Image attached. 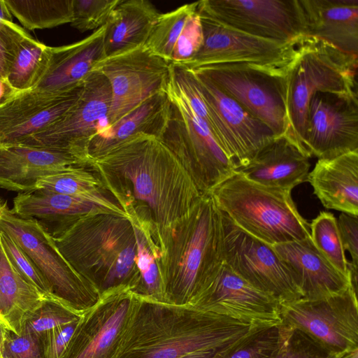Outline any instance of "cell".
I'll use <instances>...</instances> for the list:
<instances>
[{"mask_svg":"<svg viewBox=\"0 0 358 358\" xmlns=\"http://www.w3.org/2000/svg\"><path fill=\"white\" fill-rule=\"evenodd\" d=\"M86 167L131 220L150 233L162 257L176 226L204 194L155 136L137 134L89 159Z\"/></svg>","mask_w":358,"mask_h":358,"instance_id":"obj_1","label":"cell"},{"mask_svg":"<svg viewBox=\"0 0 358 358\" xmlns=\"http://www.w3.org/2000/svg\"><path fill=\"white\" fill-rule=\"evenodd\" d=\"M254 326L223 315L138 296L115 358H179L217 351L248 334Z\"/></svg>","mask_w":358,"mask_h":358,"instance_id":"obj_2","label":"cell"},{"mask_svg":"<svg viewBox=\"0 0 358 358\" xmlns=\"http://www.w3.org/2000/svg\"><path fill=\"white\" fill-rule=\"evenodd\" d=\"M53 239L69 265L101 295L137 287L136 233L128 216L106 210L76 216Z\"/></svg>","mask_w":358,"mask_h":358,"instance_id":"obj_3","label":"cell"},{"mask_svg":"<svg viewBox=\"0 0 358 358\" xmlns=\"http://www.w3.org/2000/svg\"><path fill=\"white\" fill-rule=\"evenodd\" d=\"M222 241V213L206 193L176 226L161 259L166 303H190L223 262Z\"/></svg>","mask_w":358,"mask_h":358,"instance_id":"obj_4","label":"cell"},{"mask_svg":"<svg viewBox=\"0 0 358 358\" xmlns=\"http://www.w3.org/2000/svg\"><path fill=\"white\" fill-rule=\"evenodd\" d=\"M208 193L236 226L269 245L310 238L291 191L259 185L236 171Z\"/></svg>","mask_w":358,"mask_h":358,"instance_id":"obj_5","label":"cell"},{"mask_svg":"<svg viewBox=\"0 0 358 358\" xmlns=\"http://www.w3.org/2000/svg\"><path fill=\"white\" fill-rule=\"evenodd\" d=\"M357 56L313 37L304 36L297 43L285 70L286 107L289 134L301 147L308 103L315 93H357Z\"/></svg>","mask_w":358,"mask_h":358,"instance_id":"obj_6","label":"cell"},{"mask_svg":"<svg viewBox=\"0 0 358 358\" xmlns=\"http://www.w3.org/2000/svg\"><path fill=\"white\" fill-rule=\"evenodd\" d=\"M171 113L161 140L194 180L202 194L230 177L235 168L207 124L191 108L171 78L166 91Z\"/></svg>","mask_w":358,"mask_h":358,"instance_id":"obj_7","label":"cell"},{"mask_svg":"<svg viewBox=\"0 0 358 358\" xmlns=\"http://www.w3.org/2000/svg\"><path fill=\"white\" fill-rule=\"evenodd\" d=\"M0 230L30 257L52 299L80 315L100 300L99 292L73 270L58 250L52 236L37 220L16 215L6 204L0 212Z\"/></svg>","mask_w":358,"mask_h":358,"instance_id":"obj_8","label":"cell"},{"mask_svg":"<svg viewBox=\"0 0 358 358\" xmlns=\"http://www.w3.org/2000/svg\"><path fill=\"white\" fill-rule=\"evenodd\" d=\"M192 70L208 78L275 136L289 133L285 70L245 64L209 65Z\"/></svg>","mask_w":358,"mask_h":358,"instance_id":"obj_9","label":"cell"},{"mask_svg":"<svg viewBox=\"0 0 358 358\" xmlns=\"http://www.w3.org/2000/svg\"><path fill=\"white\" fill-rule=\"evenodd\" d=\"M111 88L107 78L94 71L84 83L76 104L59 120L19 145L68 153L86 166L92 138L109 126Z\"/></svg>","mask_w":358,"mask_h":358,"instance_id":"obj_10","label":"cell"},{"mask_svg":"<svg viewBox=\"0 0 358 358\" xmlns=\"http://www.w3.org/2000/svg\"><path fill=\"white\" fill-rule=\"evenodd\" d=\"M357 290L320 299L280 303L282 322L301 331L333 355L358 349Z\"/></svg>","mask_w":358,"mask_h":358,"instance_id":"obj_11","label":"cell"},{"mask_svg":"<svg viewBox=\"0 0 358 358\" xmlns=\"http://www.w3.org/2000/svg\"><path fill=\"white\" fill-rule=\"evenodd\" d=\"M221 213L224 262L252 286L271 295L280 303L302 298L294 274L273 248L244 231Z\"/></svg>","mask_w":358,"mask_h":358,"instance_id":"obj_12","label":"cell"},{"mask_svg":"<svg viewBox=\"0 0 358 358\" xmlns=\"http://www.w3.org/2000/svg\"><path fill=\"white\" fill-rule=\"evenodd\" d=\"M171 63L144 45L105 57L96 64L94 71L101 72L111 88L109 126L149 97L166 92Z\"/></svg>","mask_w":358,"mask_h":358,"instance_id":"obj_13","label":"cell"},{"mask_svg":"<svg viewBox=\"0 0 358 358\" xmlns=\"http://www.w3.org/2000/svg\"><path fill=\"white\" fill-rule=\"evenodd\" d=\"M197 10L224 25L259 38L297 44L304 37L299 0H203Z\"/></svg>","mask_w":358,"mask_h":358,"instance_id":"obj_14","label":"cell"},{"mask_svg":"<svg viewBox=\"0 0 358 358\" xmlns=\"http://www.w3.org/2000/svg\"><path fill=\"white\" fill-rule=\"evenodd\" d=\"M199 14L203 43L194 57L182 65L189 69L209 65L245 64L284 71L295 55L297 44L254 36Z\"/></svg>","mask_w":358,"mask_h":358,"instance_id":"obj_15","label":"cell"},{"mask_svg":"<svg viewBox=\"0 0 358 358\" xmlns=\"http://www.w3.org/2000/svg\"><path fill=\"white\" fill-rule=\"evenodd\" d=\"M189 305L254 326L282 323L280 302L252 286L224 261L207 278Z\"/></svg>","mask_w":358,"mask_h":358,"instance_id":"obj_16","label":"cell"},{"mask_svg":"<svg viewBox=\"0 0 358 358\" xmlns=\"http://www.w3.org/2000/svg\"><path fill=\"white\" fill-rule=\"evenodd\" d=\"M301 147L319 159L358 150L357 93H315L308 103Z\"/></svg>","mask_w":358,"mask_h":358,"instance_id":"obj_17","label":"cell"},{"mask_svg":"<svg viewBox=\"0 0 358 358\" xmlns=\"http://www.w3.org/2000/svg\"><path fill=\"white\" fill-rule=\"evenodd\" d=\"M192 71L208 108L210 129L236 170L275 136L208 78Z\"/></svg>","mask_w":358,"mask_h":358,"instance_id":"obj_18","label":"cell"},{"mask_svg":"<svg viewBox=\"0 0 358 358\" xmlns=\"http://www.w3.org/2000/svg\"><path fill=\"white\" fill-rule=\"evenodd\" d=\"M138 299L128 287L102 294L81 315L61 358H115Z\"/></svg>","mask_w":358,"mask_h":358,"instance_id":"obj_19","label":"cell"},{"mask_svg":"<svg viewBox=\"0 0 358 358\" xmlns=\"http://www.w3.org/2000/svg\"><path fill=\"white\" fill-rule=\"evenodd\" d=\"M83 85L64 93L28 90L4 101L0 105V147L19 145L53 124L76 104Z\"/></svg>","mask_w":358,"mask_h":358,"instance_id":"obj_20","label":"cell"},{"mask_svg":"<svg viewBox=\"0 0 358 358\" xmlns=\"http://www.w3.org/2000/svg\"><path fill=\"white\" fill-rule=\"evenodd\" d=\"M310 157L289 133L275 136L236 171L259 185L291 191L308 181Z\"/></svg>","mask_w":358,"mask_h":358,"instance_id":"obj_21","label":"cell"},{"mask_svg":"<svg viewBox=\"0 0 358 358\" xmlns=\"http://www.w3.org/2000/svg\"><path fill=\"white\" fill-rule=\"evenodd\" d=\"M105 31L106 24L78 42L51 47L46 70L33 89L64 93L83 85L96 64L106 57Z\"/></svg>","mask_w":358,"mask_h":358,"instance_id":"obj_22","label":"cell"},{"mask_svg":"<svg viewBox=\"0 0 358 358\" xmlns=\"http://www.w3.org/2000/svg\"><path fill=\"white\" fill-rule=\"evenodd\" d=\"M271 246L294 274L303 299H324L351 285L350 276L337 270L310 238Z\"/></svg>","mask_w":358,"mask_h":358,"instance_id":"obj_23","label":"cell"},{"mask_svg":"<svg viewBox=\"0 0 358 358\" xmlns=\"http://www.w3.org/2000/svg\"><path fill=\"white\" fill-rule=\"evenodd\" d=\"M304 36L358 55V0H299Z\"/></svg>","mask_w":358,"mask_h":358,"instance_id":"obj_24","label":"cell"},{"mask_svg":"<svg viewBox=\"0 0 358 358\" xmlns=\"http://www.w3.org/2000/svg\"><path fill=\"white\" fill-rule=\"evenodd\" d=\"M74 166H84L68 153L24 145L0 147V187L31 191L40 178Z\"/></svg>","mask_w":358,"mask_h":358,"instance_id":"obj_25","label":"cell"},{"mask_svg":"<svg viewBox=\"0 0 358 358\" xmlns=\"http://www.w3.org/2000/svg\"><path fill=\"white\" fill-rule=\"evenodd\" d=\"M308 181L323 206L358 215V150L318 159Z\"/></svg>","mask_w":358,"mask_h":358,"instance_id":"obj_26","label":"cell"},{"mask_svg":"<svg viewBox=\"0 0 358 358\" xmlns=\"http://www.w3.org/2000/svg\"><path fill=\"white\" fill-rule=\"evenodd\" d=\"M171 105L167 92L149 97L92 138L88 148L89 159L101 156L139 134L161 138L170 116Z\"/></svg>","mask_w":358,"mask_h":358,"instance_id":"obj_27","label":"cell"},{"mask_svg":"<svg viewBox=\"0 0 358 358\" xmlns=\"http://www.w3.org/2000/svg\"><path fill=\"white\" fill-rule=\"evenodd\" d=\"M13 203L14 214L35 219L52 237L57 236L71 218L106 210L88 201L41 189L19 192Z\"/></svg>","mask_w":358,"mask_h":358,"instance_id":"obj_28","label":"cell"},{"mask_svg":"<svg viewBox=\"0 0 358 358\" xmlns=\"http://www.w3.org/2000/svg\"><path fill=\"white\" fill-rule=\"evenodd\" d=\"M159 14L149 1L120 0L106 24V57L144 45Z\"/></svg>","mask_w":358,"mask_h":358,"instance_id":"obj_29","label":"cell"},{"mask_svg":"<svg viewBox=\"0 0 358 358\" xmlns=\"http://www.w3.org/2000/svg\"><path fill=\"white\" fill-rule=\"evenodd\" d=\"M45 298L27 282L8 257L0 240V313L10 330L19 334L22 323Z\"/></svg>","mask_w":358,"mask_h":358,"instance_id":"obj_30","label":"cell"},{"mask_svg":"<svg viewBox=\"0 0 358 358\" xmlns=\"http://www.w3.org/2000/svg\"><path fill=\"white\" fill-rule=\"evenodd\" d=\"M36 189L66 194L92 202L103 209L127 215L103 189L96 175L83 166H74L62 171L40 178Z\"/></svg>","mask_w":358,"mask_h":358,"instance_id":"obj_31","label":"cell"},{"mask_svg":"<svg viewBox=\"0 0 358 358\" xmlns=\"http://www.w3.org/2000/svg\"><path fill=\"white\" fill-rule=\"evenodd\" d=\"M11 14L28 30L71 23L73 0H4Z\"/></svg>","mask_w":358,"mask_h":358,"instance_id":"obj_32","label":"cell"},{"mask_svg":"<svg viewBox=\"0 0 358 358\" xmlns=\"http://www.w3.org/2000/svg\"><path fill=\"white\" fill-rule=\"evenodd\" d=\"M132 223L136 233V266L140 275L134 292L143 299L166 303L160 268L162 253L151 235Z\"/></svg>","mask_w":358,"mask_h":358,"instance_id":"obj_33","label":"cell"},{"mask_svg":"<svg viewBox=\"0 0 358 358\" xmlns=\"http://www.w3.org/2000/svg\"><path fill=\"white\" fill-rule=\"evenodd\" d=\"M50 48L31 36L22 42L6 78L13 88L17 92L34 88L48 66Z\"/></svg>","mask_w":358,"mask_h":358,"instance_id":"obj_34","label":"cell"},{"mask_svg":"<svg viewBox=\"0 0 358 358\" xmlns=\"http://www.w3.org/2000/svg\"><path fill=\"white\" fill-rule=\"evenodd\" d=\"M198 1L159 14L145 45L154 53L171 62L175 45Z\"/></svg>","mask_w":358,"mask_h":358,"instance_id":"obj_35","label":"cell"},{"mask_svg":"<svg viewBox=\"0 0 358 358\" xmlns=\"http://www.w3.org/2000/svg\"><path fill=\"white\" fill-rule=\"evenodd\" d=\"M282 324L257 327L239 340L218 350L213 358H269L280 345Z\"/></svg>","mask_w":358,"mask_h":358,"instance_id":"obj_36","label":"cell"},{"mask_svg":"<svg viewBox=\"0 0 358 358\" xmlns=\"http://www.w3.org/2000/svg\"><path fill=\"white\" fill-rule=\"evenodd\" d=\"M309 227L310 238L315 248L337 270L349 276L348 261L345 256L334 215L322 211L312 220Z\"/></svg>","mask_w":358,"mask_h":358,"instance_id":"obj_37","label":"cell"},{"mask_svg":"<svg viewBox=\"0 0 358 358\" xmlns=\"http://www.w3.org/2000/svg\"><path fill=\"white\" fill-rule=\"evenodd\" d=\"M80 316L59 301L45 298L39 307L26 317L22 329L38 336L55 327L78 320Z\"/></svg>","mask_w":358,"mask_h":358,"instance_id":"obj_38","label":"cell"},{"mask_svg":"<svg viewBox=\"0 0 358 358\" xmlns=\"http://www.w3.org/2000/svg\"><path fill=\"white\" fill-rule=\"evenodd\" d=\"M306 334L282 322L280 345L269 358H333Z\"/></svg>","mask_w":358,"mask_h":358,"instance_id":"obj_39","label":"cell"},{"mask_svg":"<svg viewBox=\"0 0 358 358\" xmlns=\"http://www.w3.org/2000/svg\"><path fill=\"white\" fill-rule=\"evenodd\" d=\"M120 0H73L71 25L80 32L98 29L106 24Z\"/></svg>","mask_w":358,"mask_h":358,"instance_id":"obj_40","label":"cell"},{"mask_svg":"<svg viewBox=\"0 0 358 358\" xmlns=\"http://www.w3.org/2000/svg\"><path fill=\"white\" fill-rule=\"evenodd\" d=\"M0 240L8 257L22 278L45 296L52 298L45 281L27 254L1 230Z\"/></svg>","mask_w":358,"mask_h":358,"instance_id":"obj_41","label":"cell"},{"mask_svg":"<svg viewBox=\"0 0 358 358\" xmlns=\"http://www.w3.org/2000/svg\"><path fill=\"white\" fill-rule=\"evenodd\" d=\"M203 43L201 19L197 9L189 17L172 55L173 64L185 65L199 50Z\"/></svg>","mask_w":358,"mask_h":358,"instance_id":"obj_42","label":"cell"},{"mask_svg":"<svg viewBox=\"0 0 358 358\" xmlns=\"http://www.w3.org/2000/svg\"><path fill=\"white\" fill-rule=\"evenodd\" d=\"M3 358H43L37 336L22 329L19 334L9 329L3 345Z\"/></svg>","mask_w":358,"mask_h":358,"instance_id":"obj_43","label":"cell"},{"mask_svg":"<svg viewBox=\"0 0 358 358\" xmlns=\"http://www.w3.org/2000/svg\"><path fill=\"white\" fill-rule=\"evenodd\" d=\"M79 320L55 327L38 336L43 358L62 357Z\"/></svg>","mask_w":358,"mask_h":358,"instance_id":"obj_44","label":"cell"},{"mask_svg":"<svg viewBox=\"0 0 358 358\" xmlns=\"http://www.w3.org/2000/svg\"><path fill=\"white\" fill-rule=\"evenodd\" d=\"M337 225L344 250L349 252L352 262L358 265V217L341 213Z\"/></svg>","mask_w":358,"mask_h":358,"instance_id":"obj_45","label":"cell"},{"mask_svg":"<svg viewBox=\"0 0 358 358\" xmlns=\"http://www.w3.org/2000/svg\"><path fill=\"white\" fill-rule=\"evenodd\" d=\"M13 58L10 55L0 40V77L6 78Z\"/></svg>","mask_w":358,"mask_h":358,"instance_id":"obj_46","label":"cell"},{"mask_svg":"<svg viewBox=\"0 0 358 358\" xmlns=\"http://www.w3.org/2000/svg\"><path fill=\"white\" fill-rule=\"evenodd\" d=\"M17 92H18L13 88L6 78H0V105L14 96Z\"/></svg>","mask_w":358,"mask_h":358,"instance_id":"obj_47","label":"cell"},{"mask_svg":"<svg viewBox=\"0 0 358 358\" xmlns=\"http://www.w3.org/2000/svg\"><path fill=\"white\" fill-rule=\"evenodd\" d=\"M218 351V350H217ZM217 351H201L192 352L179 358H213Z\"/></svg>","mask_w":358,"mask_h":358,"instance_id":"obj_48","label":"cell"},{"mask_svg":"<svg viewBox=\"0 0 358 358\" xmlns=\"http://www.w3.org/2000/svg\"><path fill=\"white\" fill-rule=\"evenodd\" d=\"M10 329L5 324L0 322V358L3 357V345L7 331Z\"/></svg>","mask_w":358,"mask_h":358,"instance_id":"obj_49","label":"cell"},{"mask_svg":"<svg viewBox=\"0 0 358 358\" xmlns=\"http://www.w3.org/2000/svg\"><path fill=\"white\" fill-rule=\"evenodd\" d=\"M333 358H358V349L336 355Z\"/></svg>","mask_w":358,"mask_h":358,"instance_id":"obj_50","label":"cell"},{"mask_svg":"<svg viewBox=\"0 0 358 358\" xmlns=\"http://www.w3.org/2000/svg\"><path fill=\"white\" fill-rule=\"evenodd\" d=\"M6 204V201H5L1 197H0V212Z\"/></svg>","mask_w":358,"mask_h":358,"instance_id":"obj_51","label":"cell"},{"mask_svg":"<svg viewBox=\"0 0 358 358\" xmlns=\"http://www.w3.org/2000/svg\"><path fill=\"white\" fill-rule=\"evenodd\" d=\"M0 322H1V323H2V324H5L6 326H7V327L9 328V327H8V324H7V322H6V320L4 319V317H3V315L1 314V313H0ZM9 329H10V328H9Z\"/></svg>","mask_w":358,"mask_h":358,"instance_id":"obj_52","label":"cell"},{"mask_svg":"<svg viewBox=\"0 0 358 358\" xmlns=\"http://www.w3.org/2000/svg\"><path fill=\"white\" fill-rule=\"evenodd\" d=\"M1 78V77H0Z\"/></svg>","mask_w":358,"mask_h":358,"instance_id":"obj_53","label":"cell"}]
</instances>
